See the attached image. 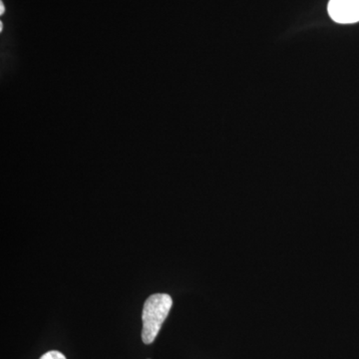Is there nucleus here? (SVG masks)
<instances>
[{
	"mask_svg": "<svg viewBox=\"0 0 359 359\" xmlns=\"http://www.w3.org/2000/svg\"><path fill=\"white\" fill-rule=\"evenodd\" d=\"M172 306L173 299L167 294H152L146 299L142 313V340L144 344H151L154 342L163 323L169 316Z\"/></svg>",
	"mask_w": 359,
	"mask_h": 359,
	"instance_id": "obj_1",
	"label": "nucleus"
},
{
	"mask_svg": "<svg viewBox=\"0 0 359 359\" xmlns=\"http://www.w3.org/2000/svg\"><path fill=\"white\" fill-rule=\"evenodd\" d=\"M330 18L341 25L359 21V0H330L327 6Z\"/></svg>",
	"mask_w": 359,
	"mask_h": 359,
	"instance_id": "obj_2",
	"label": "nucleus"
},
{
	"mask_svg": "<svg viewBox=\"0 0 359 359\" xmlns=\"http://www.w3.org/2000/svg\"><path fill=\"white\" fill-rule=\"evenodd\" d=\"M40 359H67L65 358V354L61 353L60 351H50L48 353H44Z\"/></svg>",
	"mask_w": 359,
	"mask_h": 359,
	"instance_id": "obj_3",
	"label": "nucleus"
}]
</instances>
